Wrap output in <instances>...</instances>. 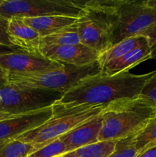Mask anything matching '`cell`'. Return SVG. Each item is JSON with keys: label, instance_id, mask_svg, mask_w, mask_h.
<instances>
[{"label": "cell", "instance_id": "13", "mask_svg": "<svg viewBox=\"0 0 156 157\" xmlns=\"http://www.w3.org/2000/svg\"><path fill=\"white\" fill-rule=\"evenodd\" d=\"M102 126V114L75 127L59 137L66 146L67 153L99 142Z\"/></svg>", "mask_w": 156, "mask_h": 157}, {"label": "cell", "instance_id": "6", "mask_svg": "<svg viewBox=\"0 0 156 157\" xmlns=\"http://www.w3.org/2000/svg\"><path fill=\"white\" fill-rule=\"evenodd\" d=\"M156 24V0H119L113 45ZM112 45V46H113Z\"/></svg>", "mask_w": 156, "mask_h": 157}, {"label": "cell", "instance_id": "26", "mask_svg": "<svg viewBox=\"0 0 156 157\" xmlns=\"http://www.w3.org/2000/svg\"><path fill=\"white\" fill-rule=\"evenodd\" d=\"M140 35L145 37L149 43V45H152L156 41V24L153 25L151 27L142 32Z\"/></svg>", "mask_w": 156, "mask_h": 157}, {"label": "cell", "instance_id": "24", "mask_svg": "<svg viewBox=\"0 0 156 157\" xmlns=\"http://www.w3.org/2000/svg\"><path fill=\"white\" fill-rule=\"evenodd\" d=\"M8 25H9V20L0 17V44L13 47L9 41V35H8Z\"/></svg>", "mask_w": 156, "mask_h": 157}, {"label": "cell", "instance_id": "2", "mask_svg": "<svg viewBox=\"0 0 156 157\" xmlns=\"http://www.w3.org/2000/svg\"><path fill=\"white\" fill-rule=\"evenodd\" d=\"M99 141H117L133 136L156 116V106L139 95L110 103L102 112Z\"/></svg>", "mask_w": 156, "mask_h": 157}, {"label": "cell", "instance_id": "9", "mask_svg": "<svg viewBox=\"0 0 156 157\" xmlns=\"http://www.w3.org/2000/svg\"><path fill=\"white\" fill-rule=\"evenodd\" d=\"M63 64L50 61L41 55H35L23 51L0 56V65L8 75H24L44 71L58 67Z\"/></svg>", "mask_w": 156, "mask_h": 157}, {"label": "cell", "instance_id": "25", "mask_svg": "<svg viewBox=\"0 0 156 157\" xmlns=\"http://www.w3.org/2000/svg\"><path fill=\"white\" fill-rule=\"evenodd\" d=\"M136 157H156V142L145 146L138 153Z\"/></svg>", "mask_w": 156, "mask_h": 157}, {"label": "cell", "instance_id": "17", "mask_svg": "<svg viewBox=\"0 0 156 157\" xmlns=\"http://www.w3.org/2000/svg\"><path fill=\"white\" fill-rule=\"evenodd\" d=\"M79 43H80V40L78 35L77 28L76 24H74L47 36L41 37V48L53 46L76 44Z\"/></svg>", "mask_w": 156, "mask_h": 157}, {"label": "cell", "instance_id": "20", "mask_svg": "<svg viewBox=\"0 0 156 157\" xmlns=\"http://www.w3.org/2000/svg\"><path fill=\"white\" fill-rule=\"evenodd\" d=\"M133 138L139 152L148 144L156 142V116L141 131L136 133Z\"/></svg>", "mask_w": 156, "mask_h": 157}, {"label": "cell", "instance_id": "7", "mask_svg": "<svg viewBox=\"0 0 156 157\" xmlns=\"http://www.w3.org/2000/svg\"><path fill=\"white\" fill-rule=\"evenodd\" d=\"M63 94L45 89L27 88L8 83L0 87V111L21 115L50 107Z\"/></svg>", "mask_w": 156, "mask_h": 157}, {"label": "cell", "instance_id": "19", "mask_svg": "<svg viewBox=\"0 0 156 157\" xmlns=\"http://www.w3.org/2000/svg\"><path fill=\"white\" fill-rule=\"evenodd\" d=\"M115 141H99L65 153L60 157H109L115 148Z\"/></svg>", "mask_w": 156, "mask_h": 157}, {"label": "cell", "instance_id": "11", "mask_svg": "<svg viewBox=\"0 0 156 157\" xmlns=\"http://www.w3.org/2000/svg\"><path fill=\"white\" fill-rule=\"evenodd\" d=\"M53 116L52 107L0 121V140L15 139L36 129Z\"/></svg>", "mask_w": 156, "mask_h": 157}, {"label": "cell", "instance_id": "4", "mask_svg": "<svg viewBox=\"0 0 156 157\" xmlns=\"http://www.w3.org/2000/svg\"><path fill=\"white\" fill-rule=\"evenodd\" d=\"M106 105H82L62 107L54 104L53 116L36 129L15 138L21 142L44 147L75 127L101 114Z\"/></svg>", "mask_w": 156, "mask_h": 157}, {"label": "cell", "instance_id": "5", "mask_svg": "<svg viewBox=\"0 0 156 157\" xmlns=\"http://www.w3.org/2000/svg\"><path fill=\"white\" fill-rule=\"evenodd\" d=\"M97 61L83 67L63 64L44 71L24 75H8L9 82L21 87L45 89L65 94L81 79L100 71Z\"/></svg>", "mask_w": 156, "mask_h": 157}, {"label": "cell", "instance_id": "1", "mask_svg": "<svg viewBox=\"0 0 156 157\" xmlns=\"http://www.w3.org/2000/svg\"><path fill=\"white\" fill-rule=\"evenodd\" d=\"M154 74V71L143 75L124 72L109 75L100 71L81 79L54 104L62 107L82 104L107 105L118 100L136 98L141 94L144 86Z\"/></svg>", "mask_w": 156, "mask_h": 157}, {"label": "cell", "instance_id": "12", "mask_svg": "<svg viewBox=\"0 0 156 157\" xmlns=\"http://www.w3.org/2000/svg\"><path fill=\"white\" fill-rule=\"evenodd\" d=\"M7 32L13 47L27 53L41 55V36L37 31L26 25L21 18L13 17L9 19Z\"/></svg>", "mask_w": 156, "mask_h": 157}, {"label": "cell", "instance_id": "8", "mask_svg": "<svg viewBox=\"0 0 156 157\" xmlns=\"http://www.w3.org/2000/svg\"><path fill=\"white\" fill-rule=\"evenodd\" d=\"M84 2L70 0H3L0 17L10 19L64 15L78 18L84 11Z\"/></svg>", "mask_w": 156, "mask_h": 157}, {"label": "cell", "instance_id": "15", "mask_svg": "<svg viewBox=\"0 0 156 157\" xmlns=\"http://www.w3.org/2000/svg\"><path fill=\"white\" fill-rule=\"evenodd\" d=\"M23 21L40 34L41 37L53 34L76 24L77 18L64 15H49L35 18H21Z\"/></svg>", "mask_w": 156, "mask_h": 157}, {"label": "cell", "instance_id": "23", "mask_svg": "<svg viewBox=\"0 0 156 157\" xmlns=\"http://www.w3.org/2000/svg\"><path fill=\"white\" fill-rule=\"evenodd\" d=\"M140 95L152 101L156 106V71H154V75L144 86Z\"/></svg>", "mask_w": 156, "mask_h": 157}, {"label": "cell", "instance_id": "31", "mask_svg": "<svg viewBox=\"0 0 156 157\" xmlns=\"http://www.w3.org/2000/svg\"><path fill=\"white\" fill-rule=\"evenodd\" d=\"M2 2H3V0H0V6H1V4L2 3Z\"/></svg>", "mask_w": 156, "mask_h": 157}, {"label": "cell", "instance_id": "14", "mask_svg": "<svg viewBox=\"0 0 156 157\" xmlns=\"http://www.w3.org/2000/svg\"><path fill=\"white\" fill-rule=\"evenodd\" d=\"M148 59H151V47L149 44L137 48L122 58L109 63L101 69V71L109 75L128 72L131 68Z\"/></svg>", "mask_w": 156, "mask_h": 157}, {"label": "cell", "instance_id": "10", "mask_svg": "<svg viewBox=\"0 0 156 157\" xmlns=\"http://www.w3.org/2000/svg\"><path fill=\"white\" fill-rule=\"evenodd\" d=\"M40 53L50 61L59 64H71L83 67L97 61L99 53L96 51L79 43L64 46L41 48Z\"/></svg>", "mask_w": 156, "mask_h": 157}, {"label": "cell", "instance_id": "3", "mask_svg": "<svg viewBox=\"0 0 156 157\" xmlns=\"http://www.w3.org/2000/svg\"><path fill=\"white\" fill-rule=\"evenodd\" d=\"M119 0H90L76 22L81 44L104 52L113 45Z\"/></svg>", "mask_w": 156, "mask_h": 157}, {"label": "cell", "instance_id": "16", "mask_svg": "<svg viewBox=\"0 0 156 157\" xmlns=\"http://www.w3.org/2000/svg\"><path fill=\"white\" fill-rule=\"evenodd\" d=\"M148 44H149L148 40L142 35H137V36L125 38L120 42L113 44L110 48L99 53L96 61L101 70L109 63L119 58H122V56L137 48L148 45Z\"/></svg>", "mask_w": 156, "mask_h": 157}, {"label": "cell", "instance_id": "22", "mask_svg": "<svg viewBox=\"0 0 156 157\" xmlns=\"http://www.w3.org/2000/svg\"><path fill=\"white\" fill-rule=\"evenodd\" d=\"M133 136L116 141L114 150L109 157H136L139 151L136 147Z\"/></svg>", "mask_w": 156, "mask_h": 157}, {"label": "cell", "instance_id": "21", "mask_svg": "<svg viewBox=\"0 0 156 157\" xmlns=\"http://www.w3.org/2000/svg\"><path fill=\"white\" fill-rule=\"evenodd\" d=\"M67 153L66 146L60 138H58L28 157H60Z\"/></svg>", "mask_w": 156, "mask_h": 157}, {"label": "cell", "instance_id": "27", "mask_svg": "<svg viewBox=\"0 0 156 157\" xmlns=\"http://www.w3.org/2000/svg\"><path fill=\"white\" fill-rule=\"evenodd\" d=\"M20 49L17 48L15 47H12V46H7L4 45V44H0V56L4 55H7V54L12 53V52H19Z\"/></svg>", "mask_w": 156, "mask_h": 157}, {"label": "cell", "instance_id": "28", "mask_svg": "<svg viewBox=\"0 0 156 157\" xmlns=\"http://www.w3.org/2000/svg\"><path fill=\"white\" fill-rule=\"evenodd\" d=\"M8 82H9V77H8L7 71L0 65V87L7 84Z\"/></svg>", "mask_w": 156, "mask_h": 157}, {"label": "cell", "instance_id": "29", "mask_svg": "<svg viewBox=\"0 0 156 157\" xmlns=\"http://www.w3.org/2000/svg\"><path fill=\"white\" fill-rule=\"evenodd\" d=\"M14 116H15V115H12V114H10V113H5V112L0 111V121H5V120L9 119V118L12 117H14Z\"/></svg>", "mask_w": 156, "mask_h": 157}, {"label": "cell", "instance_id": "30", "mask_svg": "<svg viewBox=\"0 0 156 157\" xmlns=\"http://www.w3.org/2000/svg\"><path fill=\"white\" fill-rule=\"evenodd\" d=\"M151 47V59L156 60V41Z\"/></svg>", "mask_w": 156, "mask_h": 157}, {"label": "cell", "instance_id": "18", "mask_svg": "<svg viewBox=\"0 0 156 157\" xmlns=\"http://www.w3.org/2000/svg\"><path fill=\"white\" fill-rule=\"evenodd\" d=\"M43 146L27 144L16 139L0 140V157H28Z\"/></svg>", "mask_w": 156, "mask_h": 157}]
</instances>
